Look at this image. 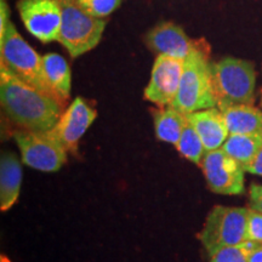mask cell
Wrapping results in <instances>:
<instances>
[{
  "instance_id": "9c48e42d",
  "label": "cell",
  "mask_w": 262,
  "mask_h": 262,
  "mask_svg": "<svg viewBox=\"0 0 262 262\" xmlns=\"http://www.w3.org/2000/svg\"><path fill=\"white\" fill-rule=\"evenodd\" d=\"M17 10L33 37L44 44L57 41L62 18L57 0H18Z\"/></svg>"
},
{
  "instance_id": "52a82bcc",
  "label": "cell",
  "mask_w": 262,
  "mask_h": 262,
  "mask_svg": "<svg viewBox=\"0 0 262 262\" xmlns=\"http://www.w3.org/2000/svg\"><path fill=\"white\" fill-rule=\"evenodd\" d=\"M14 139L21 152L22 163L39 171H57L67 162L63 145L51 131L17 130Z\"/></svg>"
},
{
  "instance_id": "ac0fdd59",
  "label": "cell",
  "mask_w": 262,
  "mask_h": 262,
  "mask_svg": "<svg viewBox=\"0 0 262 262\" xmlns=\"http://www.w3.org/2000/svg\"><path fill=\"white\" fill-rule=\"evenodd\" d=\"M221 148L244 168L262 148V134H232Z\"/></svg>"
},
{
  "instance_id": "30bf717a",
  "label": "cell",
  "mask_w": 262,
  "mask_h": 262,
  "mask_svg": "<svg viewBox=\"0 0 262 262\" xmlns=\"http://www.w3.org/2000/svg\"><path fill=\"white\" fill-rule=\"evenodd\" d=\"M185 68V60L166 55H158L153 64L145 98L157 106H171L178 95Z\"/></svg>"
},
{
  "instance_id": "d6986e66",
  "label": "cell",
  "mask_w": 262,
  "mask_h": 262,
  "mask_svg": "<svg viewBox=\"0 0 262 262\" xmlns=\"http://www.w3.org/2000/svg\"><path fill=\"white\" fill-rule=\"evenodd\" d=\"M175 147L183 158L188 159L189 162L194 163L196 165H201L203 157L206 153L202 139L189 123L186 125Z\"/></svg>"
},
{
  "instance_id": "2e32d148",
  "label": "cell",
  "mask_w": 262,
  "mask_h": 262,
  "mask_svg": "<svg viewBox=\"0 0 262 262\" xmlns=\"http://www.w3.org/2000/svg\"><path fill=\"white\" fill-rule=\"evenodd\" d=\"M42 71L47 81L62 102L71 95V68L67 61L58 54H47L41 56Z\"/></svg>"
},
{
  "instance_id": "ffe728a7",
  "label": "cell",
  "mask_w": 262,
  "mask_h": 262,
  "mask_svg": "<svg viewBox=\"0 0 262 262\" xmlns=\"http://www.w3.org/2000/svg\"><path fill=\"white\" fill-rule=\"evenodd\" d=\"M258 244L254 243V242L245 241L241 244L220 248L210 254V261L209 262H249V256H250L251 251Z\"/></svg>"
},
{
  "instance_id": "4fadbf2b",
  "label": "cell",
  "mask_w": 262,
  "mask_h": 262,
  "mask_svg": "<svg viewBox=\"0 0 262 262\" xmlns=\"http://www.w3.org/2000/svg\"><path fill=\"white\" fill-rule=\"evenodd\" d=\"M187 119L202 139L206 152L221 148L229 136L224 113L217 107L189 113Z\"/></svg>"
},
{
  "instance_id": "6da1fadb",
  "label": "cell",
  "mask_w": 262,
  "mask_h": 262,
  "mask_svg": "<svg viewBox=\"0 0 262 262\" xmlns=\"http://www.w3.org/2000/svg\"><path fill=\"white\" fill-rule=\"evenodd\" d=\"M0 103L12 124L22 130L50 131L56 125L63 102L18 79L0 67Z\"/></svg>"
},
{
  "instance_id": "cb8c5ba5",
  "label": "cell",
  "mask_w": 262,
  "mask_h": 262,
  "mask_svg": "<svg viewBox=\"0 0 262 262\" xmlns=\"http://www.w3.org/2000/svg\"><path fill=\"white\" fill-rule=\"evenodd\" d=\"M244 170L250 173H254V175L262 176V148L258 150L257 155L254 157L253 160L244 166Z\"/></svg>"
},
{
  "instance_id": "44dd1931",
  "label": "cell",
  "mask_w": 262,
  "mask_h": 262,
  "mask_svg": "<svg viewBox=\"0 0 262 262\" xmlns=\"http://www.w3.org/2000/svg\"><path fill=\"white\" fill-rule=\"evenodd\" d=\"M85 12L96 18H104L119 8L122 0H75Z\"/></svg>"
},
{
  "instance_id": "9a60e30c",
  "label": "cell",
  "mask_w": 262,
  "mask_h": 262,
  "mask_svg": "<svg viewBox=\"0 0 262 262\" xmlns=\"http://www.w3.org/2000/svg\"><path fill=\"white\" fill-rule=\"evenodd\" d=\"M229 135L262 134V111L253 104H238L222 111Z\"/></svg>"
},
{
  "instance_id": "d4e9b609",
  "label": "cell",
  "mask_w": 262,
  "mask_h": 262,
  "mask_svg": "<svg viewBox=\"0 0 262 262\" xmlns=\"http://www.w3.org/2000/svg\"><path fill=\"white\" fill-rule=\"evenodd\" d=\"M10 22V11L6 0H0V37L5 33L6 26Z\"/></svg>"
},
{
  "instance_id": "484cf974",
  "label": "cell",
  "mask_w": 262,
  "mask_h": 262,
  "mask_svg": "<svg viewBox=\"0 0 262 262\" xmlns=\"http://www.w3.org/2000/svg\"><path fill=\"white\" fill-rule=\"evenodd\" d=\"M249 262H262V244H258L251 251L250 256H249Z\"/></svg>"
},
{
  "instance_id": "e0dca14e",
  "label": "cell",
  "mask_w": 262,
  "mask_h": 262,
  "mask_svg": "<svg viewBox=\"0 0 262 262\" xmlns=\"http://www.w3.org/2000/svg\"><path fill=\"white\" fill-rule=\"evenodd\" d=\"M156 136L159 141L175 146L188 124L187 114L171 106L152 111Z\"/></svg>"
},
{
  "instance_id": "83f0119b",
  "label": "cell",
  "mask_w": 262,
  "mask_h": 262,
  "mask_svg": "<svg viewBox=\"0 0 262 262\" xmlns=\"http://www.w3.org/2000/svg\"><path fill=\"white\" fill-rule=\"evenodd\" d=\"M260 104H261V107H262V90H261V97H260Z\"/></svg>"
},
{
  "instance_id": "603a6c76",
  "label": "cell",
  "mask_w": 262,
  "mask_h": 262,
  "mask_svg": "<svg viewBox=\"0 0 262 262\" xmlns=\"http://www.w3.org/2000/svg\"><path fill=\"white\" fill-rule=\"evenodd\" d=\"M249 208L262 212V185L251 183L249 188Z\"/></svg>"
},
{
  "instance_id": "8992f818",
  "label": "cell",
  "mask_w": 262,
  "mask_h": 262,
  "mask_svg": "<svg viewBox=\"0 0 262 262\" xmlns=\"http://www.w3.org/2000/svg\"><path fill=\"white\" fill-rule=\"evenodd\" d=\"M248 208L216 205L198 233V239L210 255L217 249L247 241Z\"/></svg>"
},
{
  "instance_id": "4316f807",
  "label": "cell",
  "mask_w": 262,
  "mask_h": 262,
  "mask_svg": "<svg viewBox=\"0 0 262 262\" xmlns=\"http://www.w3.org/2000/svg\"><path fill=\"white\" fill-rule=\"evenodd\" d=\"M0 262H11V260L8 256H5V255H2L0 256Z\"/></svg>"
},
{
  "instance_id": "3957f363",
  "label": "cell",
  "mask_w": 262,
  "mask_h": 262,
  "mask_svg": "<svg viewBox=\"0 0 262 262\" xmlns=\"http://www.w3.org/2000/svg\"><path fill=\"white\" fill-rule=\"evenodd\" d=\"M171 107L185 114L216 107L206 47L202 45L185 60L181 83Z\"/></svg>"
},
{
  "instance_id": "7c38bea8",
  "label": "cell",
  "mask_w": 262,
  "mask_h": 262,
  "mask_svg": "<svg viewBox=\"0 0 262 262\" xmlns=\"http://www.w3.org/2000/svg\"><path fill=\"white\" fill-rule=\"evenodd\" d=\"M146 44L158 55L186 60L193 51L202 47L201 41L189 39L183 29L171 22H162L146 35Z\"/></svg>"
},
{
  "instance_id": "7402d4cb",
  "label": "cell",
  "mask_w": 262,
  "mask_h": 262,
  "mask_svg": "<svg viewBox=\"0 0 262 262\" xmlns=\"http://www.w3.org/2000/svg\"><path fill=\"white\" fill-rule=\"evenodd\" d=\"M247 241L262 244V212L248 208Z\"/></svg>"
},
{
  "instance_id": "ba28073f",
  "label": "cell",
  "mask_w": 262,
  "mask_h": 262,
  "mask_svg": "<svg viewBox=\"0 0 262 262\" xmlns=\"http://www.w3.org/2000/svg\"><path fill=\"white\" fill-rule=\"evenodd\" d=\"M199 166L211 192L225 195H239L244 193L245 170L222 148L206 152Z\"/></svg>"
},
{
  "instance_id": "5b68a950",
  "label": "cell",
  "mask_w": 262,
  "mask_h": 262,
  "mask_svg": "<svg viewBox=\"0 0 262 262\" xmlns=\"http://www.w3.org/2000/svg\"><path fill=\"white\" fill-rule=\"evenodd\" d=\"M57 2L62 17L57 41L73 58L96 48L102 38L106 21L85 12L75 0Z\"/></svg>"
},
{
  "instance_id": "8fae6325",
  "label": "cell",
  "mask_w": 262,
  "mask_h": 262,
  "mask_svg": "<svg viewBox=\"0 0 262 262\" xmlns=\"http://www.w3.org/2000/svg\"><path fill=\"white\" fill-rule=\"evenodd\" d=\"M96 117V110L91 107L84 98L77 97L62 113L57 124L50 131L68 152L75 153L79 140L94 123Z\"/></svg>"
},
{
  "instance_id": "277c9868",
  "label": "cell",
  "mask_w": 262,
  "mask_h": 262,
  "mask_svg": "<svg viewBox=\"0 0 262 262\" xmlns=\"http://www.w3.org/2000/svg\"><path fill=\"white\" fill-rule=\"evenodd\" d=\"M0 67L32 86L57 97L44 75L41 56L21 37L11 21L0 37Z\"/></svg>"
},
{
  "instance_id": "5bb4252c",
  "label": "cell",
  "mask_w": 262,
  "mask_h": 262,
  "mask_svg": "<svg viewBox=\"0 0 262 262\" xmlns=\"http://www.w3.org/2000/svg\"><path fill=\"white\" fill-rule=\"evenodd\" d=\"M22 182L21 163L16 155L5 152L0 159V209L8 211L17 202Z\"/></svg>"
},
{
  "instance_id": "7a4b0ae2",
  "label": "cell",
  "mask_w": 262,
  "mask_h": 262,
  "mask_svg": "<svg viewBox=\"0 0 262 262\" xmlns=\"http://www.w3.org/2000/svg\"><path fill=\"white\" fill-rule=\"evenodd\" d=\"M212 91L220 111L238 104H254L256 71L253 62L225 57L210 63Z\"/></svg>"
}]
</instances>
